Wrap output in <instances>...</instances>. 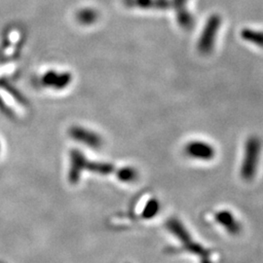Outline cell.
Listing matches in <instances>:
<instances>
[{
	"label": "cell",
	"instance_id": "obj_5",
	"mask_svg": "<svg viewBox=\"0 0 263 263\" xmlns=\"http://www.w3.org/2000/svg\"><path fill=\"white\" fill-rule=\"evenodd\" d=\"M241 37L251 44L263 48V30L244 28L241 31Z\"/></svg>",
	"mask_w": 263,
	"mask_h": 263
},
{
	"label": "cell",
	"instance_id": "obj_1",
	"mask_svg": "<svg viewBox=\"0 0 263 263\" xmlns=\"http://www.w3.org/2000/svg\"><path fill=\"white\" fill-rule=\"evenodd\" d=\"M261 147L262 142L256 136L248 138L245 142L244 155L240 169L241 177L244 180L250 181L254 179L258 168Z\"/></svg>",
	"mask_w": 263,
	"mask_h": 263
},
{
	"label": "cell",
	"instance_id": "obj_8",
	"mask_svg": "<svg viewBox=\"0 0 263 263\" xmlns=\"http://www.w3.org/2000/svg\"><path fill=\"white\" fill-rule=\"evenodd\" d=\"M173 5L175 6V8L178 11H181V10L187 9L186 8V3L187 0H173Z\"/></svg>",
	"mask_w": 263,
	"mask_h": 263
},
{
	"label": "cell",
	"instance_id": "obj_4",
	"mask_svg": "<svg viewBox=\"0 0 263 263\" xmlns=\"http://www.w3.org/2000/svg\"><path fill=\"white\" fill-rule=\"evenodd\" d=\"M216 219L218 223L226 227V229L229 231L239 230V222L236 220L235 217L231 214V212L219 211L216 215Z\"/></svg>",
	"mask_w": 263,
	"mask_h": 263
},
{
	"label": "cell",
	"instance_id": "obj_6",
	"mask_svg": "<svg viewBox=\"0 0 263 263\" xmlns=\"http://www.w3.org/2000/svg\"><path fill=\"white\" fill-rule=\"evenodd\" d=\"M177 21L179 23V27L185 30L193 28L195 24V19L193 15L187 9L177 12Z\"/></svg>",
	"mask_w": 263,
	"mask_h": 263
},
{
	"label": "cell",
	"instance_id": "obj_2",
	"mask_svg": "<svg viewBox=\"0 0 263 263\" xmlns=\"http://www.w3.org/2000/svg\"><path fill=\"white\" fill-rule=\"evenodd\" d=\"M220 26L221 17L219 15L214 14L208 19L201 36L198 39L197 50L200 54L209 55L213 52Z\"/></svg>",
	"mask_w": 263,
	"mask_h": 263
},
{
	"label": "cell",
	"instance_id": "obj_3",
	"mask_svg": "<svg viewBox=\"0 0 263 263\" xmlns=\"http://www.w3.org/2000/svg\"><path fill=\"white\" fill-rule=\"evenodd\" d=\"M184 154L191 159L211 161L216 157V148L207 141H188L184 146Z\"/></svg>",
	"mask_w": 263,
	"mask_h": 263
},
{
	"label": "cell",
	"instance_id": "obj_7",
	"mask_svg": "<svg viewBox=\"0 0 263 263\" xmlns=\"http://www.w3.org/2000/svg\"><path fill=\"white\" fill-rule=\"evenodd\" d=\"M118 176L124 181H132L138 178V172L134 168H124L118 172Z\"/></svg>",
	"mask_w": 263,
	"mask_h": 263
}]
</instances>
